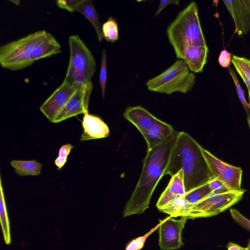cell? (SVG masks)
Segmentation results:
<instances>
[{
    "instance_id": "6da1fadb",
    "label": "cell",
    "mask_w": 250,
    "mask_h": 250,
    "mask_svg": "<svg viewBox=\"0 0 250 250\" xmlns=\"http://www.w3.org/2000/svg\"><path fill=\"white\" fill-rule=\"evenodd\" d=\"M179 133L175 130L163 143L147 151L139 181L124 208V217L140 214L148 208L152 193L164 176Z\"/></svg>"
},
{
    "instance_id": "7a4b0ae2",
    "label": "cell",
    "mask_w": 250,
    "mask_h": 250,
    "mask_svg": "<svg viewBox=\"0 0 250 250\" xmlns=\"http://www.w3.org/2000/svg\"><path fill=\"white\" fill-rule=\"evenodd\" d=\"M202 148L187 133L179 132L164 176L172 177L182 170L186 193L213 179Z\"/></svg>"
},
{
    "instance_id": "3957f363",
    "label": "cell",
    "mask_w": 250,
    "mask_h": 250,
    "mask_svg": "<svg viewBox=\"0 0 250 250\" xmlns=\"http://www.w3.org/2000/svg\"><path fill=\"white\" fill-rule=\"evenodd\" d=\"M167 33L175 53L192 45H207L195 1L191 2L179 12L168 26Z\"/></svg>"
},
{
    "instance_id": "277c9868",
    "label": "cell",
    "mask_w": 250,
    "mask_h": 250,
    "mask_svg": "<svg viewBox=\"0 0 250 250\" xmlns=\"http://www.w3.org/2000/svg\"><path fill=\"white\" fill-rule=\"evenodd\" d=\"M195 83V75L182 60H178L156 77L148 80L146 85L149 91L171 94L175 92L186 94Z\"/></svg>"
},
{
    "instance_id": "5b68a950",
    "label": "cell",
    "mask_w": 250,
    "mask_h": 250,
    "mask_svg": "<svg viewBox=\"0 0 250 250\" xmlns=\"http://www.w3.org/2000/svg\"><path fill=\"white\" fill-rule=\"evenodd\" d=\"M46 32L40 30L0 47V64L4 68L18 70L34 62L31 58L36 46L43 40Z\"/></svg>"
},
{
    "instance_id": "8992f818",
    "label": "cell",
    "mask_w": 250,
    "mask_h": 250,
    "mask_svg": "<svg viewBox=\"0 0 250 250\" xmlns=\"http://www.w3.org/2000/svg\"><path fill=\"white\" fill-rule=\"evenodd\" d=\"M70 57L64 80L81 85L91 81L96 69L93 56L78 35L69 37Z\"/></svg>"
},
{
    "instance_id": "52a82bcc",
    "label": "cell",
    "mask_w": 250,
    "mask_h": 250,
    "mask_svg": "<svg viewBox=\"0 0 250 250\" xmlns=\"http://www.w3.org/2000/svg\"><path fill=\"white\" fill-rule=\"evenodd\" d=\"M245 191L242 189L211 195L191 207L185 216L194 219L217 215L239 202Z\"/></svg>"
},
{
    "instance_id": "ba28073f",
    "label": "cell",
    "mask_w": 250,
    "mask_h": 250,
    "mask_svg": "<svg viewBox=\"0 0 250 250\" xmlns=\"http://www.w3.org/2000/svg\"><path fill=\"white\" fill-rule=\"evenodd\" d=\"M202 150L213 178L222 182L231 190L242 189L241 168L221 161L203 147Z\"/></svg>"
},
{
    "instance_id": "9c48e42d",
    "label": "cell",
    "mask_w": 250,
    "mask_h": 250,
    "mask_svg": "<svg viewBox=\"0 0 250 250\" xmlns=\"http://www.w3.org/2000/svg\"><path fill=\"white\" fill-rule=\"evenodd\" d=\"M180 217L175 219L170 216L160 222L159 246L161 250L178 249L183 246L182 232L188 217Z\"/></svg>"
},
{
    "instance_id": "30bf717a",
    "label": "cell",
    "mask_w": 250,
    "mask_h": 250,
    "mask_svg": "<svg viewBox=\"0 0 250 250\" xmlns=\"http://www.w3.org/2000/svg\"><path fill=\"white\" fill-rule=\"evenodd\" d=\"M81 85L64 80L40 106V110L50 122L54 123L59 113Z\"/></svg>"
},
{
    "instance_id": "8fae6325",
    "label": "cell",
    "mask_w": 250,
    "mask_h": 250,
    "mask_svg": "<svg viewBox=\"0 0 250 250\" xmlns=\"http://www.w3.org/2000/svg\"><path fill=\"white\" fill-rule=\"evenodd\" d=\"M92 89L91 81L80 85L59 113L54 123L60 122L80 114L87 113L88 105Z\"/></svg>"
},
{
    "instance_id": "7c38bea8",
    "label": "cell",
    "mask_w": 250,
    "mask_h": 250,
    "mask_svg": "<svg viewBox=\"0 0 250 250\" xmlns=\"http://www.w3.org/2000/svg\"><path fill=\"white\" fill-rule=\"evenodd\" d=\"M234 25L235 33L239 36L248 34L250 31V0H223Z\"/></svg>"
},
{
    "instance_id": "4fadbf2b",
    "label": "cell",
    "mask_w": 250,
    "mask_h": 250,
    "mask_svg": "<svg viewBox=\"0 0 250 250\" xmlns=\"http://www.w3.org/2000/svg\"><path fill=\"white\" fill-rule=\"evenodd\" d=\"M177 58L183 60L190 71L199 73L203 71L207 61V45H192L184 48L175 53Z\"/></svg>"
},
{
    "instance_id": "5bb4252c",
    "label": "cell",
    "mask_w": 250,
    "mask_h": 250,
    "mask_svg": "<svg viewBox=\"0 0 250 250\" xmlns=\"http://www.w3.org/2000/svg\"><path fill=\"white\" fill-rule=\"evenodd\" d=\"M123 115L137 127L143 136L158 120L141 105L127 107Z\"/></svg>"
},
{
    "instance_id": "9a60e30c",
    "label": "cell",
    "mask_w": 250,
    "mask_h": 250,
    "mask_svg": "<svg viewBox=\"0 0 250 250\" xmlns=\"http://www.w3.org/2000/svg\"><path fill=\"white\" fill-rule=\"evenodd\" d=\"M82 125L83 132L81 136V141L104 138L109 135L108 126L98 116L88 113L84 114Z\"/></svg>"
},
{
    "instance_id": "2e32d148",
    "label": "cell",
    "mask_w": 250,
    "mask_h": 250,
    "mask_svg": "<svg viewBox=\"0 0 250 250\" xmlns=\"http://www.w3.org/2000/svg\"><path fill=\"white\" fill-rule=\"evenodd\" d=\"M186 193L184 183L183 171L180 170L171 178L156 204L160 210L177 198L183 196Z\"/></svg>"
},
{
    "instance_id": "e0dca14e",
    "label": "cell",
    "mask_w": 250,
    "mask_h": 250,
    "mask_svg": "<svg viewBox=\"0 0 250 250\" xmlns=\"http://www.w3.org/2000/svg\"><path fill=\"white\" fill-rule=\"evenodd\" d=\"M175 131L173 127L159 119L143 136L147 146V151L163 143Z\"/></svg>"
},
{
    "instance_id": "ac0fdd59",
    "label": "cell",
    "mask_w": 250,
    "mask_h": 250,
    "mask_svg": "<svg viewBox=\"0 0 250 250\" xmlns=\"http://www.w3.org/2000/svg\"><path fill=\"white\" fill-rule=\"evenodd\" d=\"M60 52V44L51 34L46 32L43 40L34 49L31 58L34 62Z\"/></svg>"
},
{
    "instance_id": "d6986e66",
    "label": "cell",
    "mask_w": 250,
    "mask_h": 250,
    "mask_svg": "<svg viewBox=\"0 0 250 250\" xmlns=\"http://www.w3.org/2000/svg\"><path fill=\"white\" fill-rule=\"evenodd\" d=\"M211 195L208 183L186 192L183 196L184 207L181 216H185L191 207Z\"/></svg>"
},
{
    "instance_id": "ffe728a7",
    "label": "cell",
    "mask_w": 250,
    "mask_h": 250,
    "mask_svg": "<svg viewBox=\"0 0 250 250\" xmlns=\"http://www.w3.org/2000/svg\"><path fill=\"white\" fill-rule=\"evenodd\" d=\"M76 11L83 15L91 22L97 35L99 42L103 39L102 27L98 15L90 0H82L76 8Z\"/></svg>"
},
{
    "instance_id": "44dd1931",
    "label": "cell",
    "mask_w": 250,
    "mask_h": 250,
    "mask_svg": "<svg viewBox=\"0 0 250 250\" xmlns=\"http://www.w3.org/2000/svg\"><path fill=\"white\" fill-rule=\"evenodd\" d=\"M10 164L20 176L38 175L41 174L42 167V164L35 160H13Z\"/></svg>"
},
{
    "instance_id": "7402d4cb",
    "label": "cell",
    "mask_w": 250,
    "mask_h": 250,
    "mask_svg": "<svg viewBox=\"0 0 250 250\" xmlns=\"http://www.w3.org/2000/svg\"><path fill=\"white\" fill-rule=\"evenodd\" d=\"M231 62L247 87L250 106V60L244 57L233 55Z\"/></svg>"
},
{
    "instance_id": "603a6c76",
    "label": "cell",
    "mask_w": 250,
    "mask_h": 250,
    "mask_svg": "<svg viewBox=\"0 0 250 250\" xmlns=\"http://www.w3.org/2000/svg\"><path fill=\"white\" fill-rule=\"evenodd\" d=\"M0 183V219L5 243L8 245L11 243L9 221L1 180Z\"/></svg>"
},
{
    "instance_id": "cb8c5ba5",
    "label": "cell",
    "mask_w": 250,
    "mask_h": 250,
    "mask_svg": "<svg viewBox=\"0 0 250 250\" xmlns=\"http://www.w3.org/2000/svg\"><path fill=\"white\" fill-rule=\"evenodd\" d=\"M103 38L107 41L114 42L119 38L118 24L116 20L110 16L102 25Z\"/></svg>"
},
{
    "instance_id": "d4e9b609",
    "label": "cell",
    "mask_w": 250,
    "mask_h": 250,
    "mask_svg": "<svg viewBox=\"0 0 250 250\" xmlns=\"http://www.w3.org/2000/svg\"><path fill=\"white\" fill-rule=\"evenodd\" d=\"M228 71L233 81L239 99L248 116L250 112V106L249 103H248L246 100L244 92L233 69L230 67H229Z\"/></svg>"
},
{
    "instance_id": "484cf974",
    "label": "cell",
    "mask_w": 250,
    "mask_h": 250,
    "mask_svg": "<svg viewBox=\"0 0 250 250\" xmlns=\"http://www.w3.org/2000/svg\"><path fill=\"white\" fill-rule=\"evenodd\" d=\"M160 225V223L144 235L132 240L127 244L125 250H140L142 249L147 238L159 228Z\"/></svg>"
},
{
    "instance_id": "4316f807",
    "label": "cell",
    "mask_w": 250,
    "mask_h": 250,
    "mask_svg": "<svg viewBox=\"0 0 250 250\" xmlns=\"http://www.w3.org/2000/svg\"><path fill=\"white\" fill-rule=\"evenodd\" d=\"M106 79V51L104 49L102 52L101 66L99 76V83L101 86L103 98L104 97Z\"/></svg>"
},
{
    "instance_id": "83f0119b",
    "label": "cell",
    "mask_w": 250,
    "mask_h": 250,
    "mask_svg": "<svg viewBox=\"0 0 250 250\" xmlns=\"http://www.w3.org/2000/svg\"><path fill=\"white\" fill-rule=\"evenodd\" d=\"M73 147L71 144L62 146L59 149L58 157L55 160L58 169H61L67 161V156Z\"/></svg>"
},
{
    "instance_id": "f1b7e54d",
    "label": "cell",
    "mask_w": 250,
    "mask_h": 250,
    "mask_svg": "<svg viewBox=\"0 0 250 250\" xmlns=\"http://www.w3.org/2000/svg\"><path fill=\"white\" fill-rule=\"evenodd\" d=\"M230 214L233 220L240 226L250 231V220L243 216L236 209H230Z\"/></svg>"
},
{
    "instance_id": "f546056e",
    "label": "cell",
    "mask_w": 250,
    "mask_h": 250,
    "mask_svg": "<svg viewBox=\"0 0 250 250\" xmlns=\"http://www.w3.org/2000/svg\"><path fill=\"white\" fill-rule=\"evenodd\" d=\"M208 183L212 190V195L232 191L222 182L216 179L213 178Z\"/></svg>"
},
{
    "instance_id": "4dcf8cb0",
    "label": "cell",
    "mask_w": 250,
    "mask_h": 250,
    "mask_svg": "<svg viewBox=\"0 0 250 250\" xmlns=\"http://www.w3.org/2000/svg\"><path fill=\"white\" fill-rule=\"evenodd\" d=\"M82 1V0H58L56 2L59 8L73 12L76 11V8Z\"/></svg>"
},
{
    "instance_id": "1f68e13d",
    "label": "cell",
    "mask_w": 250,
    "mask_h": 250,
    "mask_svg": "<svg viewBox=\"0 0 250 250\" xmlns=\"http://www.w3.org/2000/svg\"><path fill=\"white\" fill-rule=\"evenodd\" d=\"M232 58L230 53L226 50H223L218 57V62L222 67L228 68L231 62Z\"/></svg>"
},
{
    "instance_id": "d6a6232c",
    "label": "cell",
    "mask_w": 250,
    "mask_h": 250,
    "mask_svg": "<svg viewBox=\"0 0 250 250\" xmlns=\"http://www.w3.org/2000/svg\"><path fill=\"white\" fill-rule=\"evenodd\" d=\"M180 1L179 0H161L160 2L159 6L155 12V16H157L164 8L169 4H175L179 5Z\"/></svg>"
},
{
    "instance_id": "836d02e7",
    "label": "cell",
    "mask_w": 250,
    "mask_h": 250,
    "mask_svg": "<svg viewBox=\"0 0 250 250\" xmlns=\"http://www.w3.org/2000/svg\"><path fill=\"white\" fill-rule=\"evenodd\" d=\"M228 250H248L247 248H243L236 244L229 242L227 246Z\"/></svg>"
},
{
    "instance_id": "e575fe53",
    "label": "cell",
    "mask_w": 250,
    "mask_h": 250,
    "mask_svg": "<svg viewBox=\"0 0 250 250\" xmlns=\"http://www.w3.org/2000/svg\"><path fill=\"white\" fill-rule=\"evenodd\" d=\"M247 248L248 250H250V238L248 241Z\"/></svg>"
},
{
    "instance_id": "d590c367",
    "label": "cell",
    "mask_w": 250,
    "mask_h": 250,
    "mask_svg": "<svg viewBox=\"0 0 250 250\" xmlns=\"http://www.w3.org/2000/svg\"></svg>"
}]
</instances>
